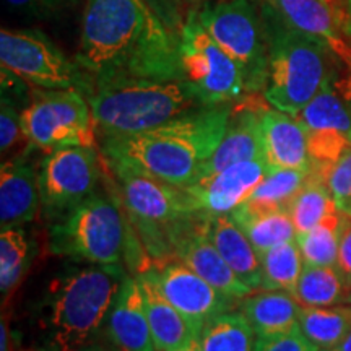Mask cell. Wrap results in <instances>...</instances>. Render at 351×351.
I'll return each instance as SVG.
<instances>
[{"label":"cell","mask_w":351,"mask_h":351,"mask_svg":"<svg viewBox=\"0 0 351 351\" xmlns=\"http://www.w3.org/2000/svg\"><path fill=\"white\" fill-rule=\"evenodd\" d=\"M75 62L88 86L127 77L184 78L181 36L145 0H85Z\"/></svg>","instance_id":"cell-1"},{"label":"cell","mask_w":351,"mask_h":351,"mask_svg":"<svg viewBox=\"0 0 351 351\" xmlns=\"http://www.w3.org/2000/svg\"><path fill=\"white\" fill-rule=\"evenodd\" d=\"M230 114V104L202 108L140 134L103 137L101 155L108 166H124L187 187L221 142Z\"/></svg>","instance_id":"cell-2"},{"label":"cell","mask_w":351,"mask_h":351,"mask_svg":"<svg viewBox=\"0 0 351 351\" xmlns=\"http://www.w3.org/2000/svg\"><path fill=\"white\" fill-rule=\"evenodd\" d=\"M121 263L73 267L51 282L36 304L43 351H78L104 326L125 280Z\"/></svg>","instance_id":"cell-3"},{"label":"cell","mask_w":351,"mask_h":351,"mask_svg":"<svg viewBox=\"0 0 351 351\" xmlns=\"http://www.w3.org/2000/svg\"><path fill=\"white\" fill-rule=\"evenodd\" d=\"M85 96L101 138L140 134L205 108L181 77L114 78L91 83Z\"/></svg>","instance_id":"cell-4"},{"label":"cell","mask_w":351,"mask_h":351,"mask_svg":"<svg viewBox=\"0 0 351 351\" xmlns=\"http://www.w3.org/2000/svg\"><path fill=\"white\" fill-rule=\"evenodd\" d=\"M269 32V72L263 98L271 108L298 116L322 90L339 60L326 43L289 26L269 3L263 7Z\"/></svg>","instance_id":"cell-5"},{"label":"cell","mask_w":351,"mask_h":351,"mask_svg":"<svg viewBox=\"0 0 351 351\" xmlns=\"http://www.w3.org/2000/svg\"><path fill=\"white\" fill-rule=\"evenodd\" d=\"M119 182L122 205L153 257L171 261L178 244L207 215L184 187L140 171L109 166Z\"/></svg>","instance_id":"cell-6"},{"label":"cell","mask_w":351,"mask_h":351,"mask_svg":"<svg viewBox=\"0 0 351 351\" xmlns=\"http://www.w3.org/2000/svg\"><path fill=\"white\" fill-rule=\"evenodd\" d=\"M127 241V221L121 204L99 191L52 221L49 230V251L54 256L99 265L121 263Z\"/></svg>","instance_id":"cell-7"},{"label":"cell","mask_w":351,"mask_h":351,"mask_svg":"<svg viewBox=\"0 0 351 351\" xmlns=\"http://www.w3.org/2000/svg\"><path fill=\"white\" fill-rule=\"evenodd\" d=\"M199 19L215 41L228 52L244 73L245 90L263 91L269 72V32L265 15L254 0H221L207 3Z\"/></svg>","instance_id":"cell-8"},{"label":"cell","mask_w":351,"mask_h":351,"mask_svg":"<svg viewBox=\"0 0 351 351\" xmlns=\"http://www.w3.org/2000/svg\"><path fill=\"white\" fill-rule=\"evenodd\" d=\"M179 36L184 78L191 83L205 108L230 104L247 93L243 70L210 36L202 25L199 12L189 13Z\"/></svg>","instance_id":"cell-9"},{"label":"cell","mask_w":351,"mask_h":351,"mask_svg":"<svg viewBox=\"0 0 351 351\" xmlns=\"http://www.w3.org/2000/svg\"><path fill=\"white\" fill-rule=\"evenodd\" d=\"M21 129L32 147L52 152L70 145L95 147L91 106L80 90H46L21 111Z\"/></svg>","instance_id":"cell-10"},{"label":"cell","mask_w":351,"mask_h":351,"mask_svg":"<svg viewBox=\"0 0 351 351\" xmlns=\"http://www.w3.org/2000/svg\"><path fill=\"white\" fill-rule=\"evenodd\" d=\"M2 69L43 90H70L85 93L88 78L46 34L38 29L0 32Z\"/></svg>","instance_id":"cell-11"},{"label":"cell","mask_w":351,"mask_h":351,"mask_svg":"<svg viewBox=\"0 0 351 351\" xmlns=\"http://www.w3.org/2000/svg\"><path fill=\"white\" fill-rule=\"evenodd\" d=\"M307 132L313 171L326 178L327 171L351 148V70H339L295 116Z\"/></svg>","instance_id":"cell-12"},{"label":"cell","mask_w":351,"mask_h":351,"mask_svg":"<svg viewBox=\"0 0 351 351\" xmlns=\"http://www.w3.org/2000/svg\"><path fill=\"white\" fill-rule=\"evenodd\" d=\"M99 153L95 147L70 145L47 153L38 171L41 210L56 221L98 191Z\"/></svg>","instance_id":"cell-13"},{"label":"cell","mask_w":351,"mask_h":351,"mask_svg":"<svg viewBox=\"0 0 351 351\" xmlns=\"http://www.w3.org/2000/svg\"><path fill=\"white\" fill-rule=\"evenodd\" d=\"M150 270L166 300L186 317L197 335L210 319L234 311L241 302L212 287L178 258H171Z\"/></svg>","instance_id":"cell-14"},{"label":"cell","mask_w":351,"mask_h":351,"mask_svg":"<svg viewBox=\"0 0 351 351\" xmlns=\"http://www.w3.org/2000/svg\"><path fill=\"white\" fill-rule=\"evenodd\" d=\"M267 171L269 165L263 158L241 161L215 174L199 178L184 189L207 217L231 215L247 200Z\"/></svg>","instance_id":"cell-15"},{"label":"cell","mask_w":351,"mask_h":351,"mask_svg":"<svg viewBox=\"0 0 351 351\" xmlns=\"http://www.w3.org/2000/svg\"><path fill=\"white\" fill-rule=\"evenodd\" d=\"M103 330L117 351H156L137 278L125 276Z\"/></svg>","instance_id":"cell-16"},{"label":"cell","mask_w":351,"mask_h":351,"mask_svg":"<svg viewBox=\"0 0 351 351\" xmlns=\"http://www.w3.org/2000/svg\"><path fill=\"white\" fill-rule=\"evenodd\" d=\"M208 217L197 225L189 234L178 244L174 251V258L186 263L189 269H192L197 275L219 289L225 295L243 301L249 296L254 289H251L244 282H241L238 275L232 271L228 262L223 258L212 243L207 232Z\"/></svg>","instance_id":"cell-17"},{"label":"cell","mask_w":351,"mask_h":351,"mask_svg":"<svg viewBox=\"0 0 351 351\" xmlns=\"http://www.w3.org/2000/svg\"><path fill=\"white\" fill-rule=\"evenodd\" d=\"M263 160L269 168L313 169L307 132L291 114L278 109H263L261 116Z\"/></svg>","instance_id":"cell-18"},{"label":"cell","mask_w":351,"mask_h":351,"mask_svg":"<svg viewBox=\"0 0 351 351\" xmlns=\"http://www.w3.org/2000/svg\"><path fill=\"white\" fill-rule=\"evenodd\" d=\"M289 26L326 43L337 59L351 70V43L337 23L326 0H263Z\"/></svg>","instance_id":"cell-19"},{"label":"cell","mask_w":351,"mask_h":351,"mask_svg":"<svg viewBox=\"0 0 351 351\" xmlns=\"http://www.w3.org/2000/svg\"><path fill=\"white\" fill-rule=\"evenodd\" d=\"M41 210L38 171L25 160L3 161L0 169V225L25 226Z\"/></svg>","instance_id":"cell-20"},{"label":"cell","mask_w":351,"mask_h":351,"mask_svg":"<svg viewBox=\"0 0 351 351\" xmlns=\"http://www.w3.org/2000/svg\"><path fill=\"white\" fill-rule=\"evenodd\" d=\"M263 109L245 106L230 114L221 142L202 168L199 178L215 174L241 161L263 158L261 116ZM197 178V179H199ZM195 179V181H197Z\"/></svg>","instance_id":"cell-21"},{"label":"cell","mask_w":351,"mask_h":351,"mask_svg":"<svg viewBox=\"0 0 351 351\" xmlns=\"http://www.w3.org/2000/svg\"><path fill=\"white\" fill-rule=\"evenodd\" d=\"M135 278L138 280L142 289L145 313L150 324L156 351H173L194 337H199L186 317L166 300L150 269L140 271Z\"/></svg>","instance_id":"cell-22"},{"label":"cell","mask_w":351,"mask_h":351,"mask_svg":"<svg viewBox=\"0 0 351 351\" xmlns=\"http://www.w3.org/2000/svg\"><path fill=\"white\" fill-rule=\"evenodd\" d=\"M207 232L241 282H244L251 289L261 288V257L238 221L231 215L208 217Z\"/></svg>","instance_id":"cell-23"},{"label":"cell","mask_w":351,"mask_h":351,"mask_svg":"<svg viewBox=\"0 0 351 351\" xmlns=\"http://www.w3.org/2000/svg\"><path fill=\"white\" fill-rule=\"evenodd\" d=\"M257 337L282 335L300 328L301 304L285 289H254L239 304Z\"/></svg>","instance_id":"cell-24"},{"label":"cell","mask_w":351,"mask_h":351,"mask_svg":"<svg viewBox=\"0 0 351 351\" xmlns=\"http://www.w3.org/2000/svg\"><path fill=\"white\" fill-rule=\"evenodd\" d=\"M311 171L269 168L263 179L251 192L247 200L236 210L243 212H269V210H287L298 192L304 187Z\"/></svg>","instance_id":"cell-25"},{"label":"cell","mask_w":351,"mask_h":351,"mask_svg":"<svg viewBox=\"0 0 351 351\" xmlns=\"http://www.w3.org/2000/svg\"><path fill=\"white\" fill-rule=\"evenodd\" d=\"M293 296L301 306L351 304V283L337 267L304 265Z\"/></svg>","instance_id":"cell-26"},{"label":"cell","mask_w":351,"mask_h":351,"mask_svg":"<svg viewBox=\"0 0 351 351\" xmlns=\"http://www.w3.org/2000/svg\"><path fill=\"white\" fill-rule=\"evenodd\" d=\"M300 330L317 351L333 348L351 330V304L301 306Z\"/></svg>","instance_id":"cell-27"},{"label":"cell","mask_w":351,"mask_h":351,"mask_svg":"<svg viewBox=\"0 0 351 351\" xmlns=\"http://www.w3.org/2000/svg\"><path fill=\"white\" fill-rule=\"evenodd\" d=\"M202 351H256L257 333L241 311L215 315L199 333Z\"/></svg>","instance_id":"cell-28"},{"label":"cell","mask_w":351,"mask_h":351,"mask_svg":"<svg viewBox=\"0 0 351 351\" xmlns=\"http://www.w3.org/2000/svg\"><path fill=\"white\" fill-rule=\"evenodd\" d=\"M231 217L243 228L258 257L275 245L296 239V228L287 210L243 212L234 210Z\"/></svg>","instance_id":"cell-29"},{"label":"cell","mask_w":351,"mask_h":351,"mask_svg":"<svg viewBox=\"0 0 351 351\" xmlns=\"http://www.w3.org/2000/svg\"><path fill=\"white\" fill-rule=\"evenodd\" d=\"M34 254L33 239L21 226L5 228L0 232V291L10 295L32 267Z\"/></svg>","instance_id":"cell-30"},{"label":"cell","mask_w":351,"mask_h":351,"mask_svg":"<svg viewBox=\"0 0 351 351\" xmlns=\"http://www.w3.org/2000/svg\"><path fill=\"white\" fill-rule=\"evenodd\" d=\"M337 210L339 208H337L335 200H333L330 191H328L326 178H322V176L311 169L309 179L293 199L288 213L293 223H295L298 236L311 231L327 215L337 212Z\"/></svg>","instance_id":"cell-31"},{"label":"cell","mask_w":351,"mask_h":351,"mask_svg":"<svg viewBox=\"0 0 351 351\" xmlns=\"http://www.w3.org/2000/svg\"><path fill=\"white\" fill-rule=\"evenodd\" d=\"M343 213L340 210L327 215L311 231L296 236L302 261L309 267H337Z\"/></svg>","instance_id":"cell-32"},{"label":"cell","mask_w":351,"mask_h":351,"mask_svg":"<svg viewBox=\"0 0 351 351\" xmlns=\"http://www.w3.org/2000/svg\"><path fill=\"white\" fill-rule=\"evenodd\" d=\"M263 289H285L293 295L304 269L300 244L296 239L278 244L261 256ZM258 288V289H261Z\"/></svg>","instance_id":"cell-33"},{"label":"cell","mask_w":351,"mask_h":351,"mask_svg":"<svg viewBox=\"0 0 351 351\" xmlns=\"http://www.w3.org/2000/svg\"><path fill=\"white\" fill-rule=\"evenodd\" d=\"M326 184L337 208L351 217V148L328 168Z\"/></svg>","instance_id":"cell-34"},{"label":"cell","mask_w":351,"mask_h":351,"mask_svg":"<svg viewBox=\"0 0 351 351\" xmlns=\"http://www.w3.org/2000/svg\"><path fill=\"white\" fill-rule=\"evenodd\" d=\"M5 3L28 19L51 20L75 8L80 0H5Z\"/></svg>","instance_id":"cell-35"},{"label":"cell","mask_w":351,"mask_h":351,"mask_svg":"<svg viewBox=\"0 0 351 351\" xmlns=\"http://www.w3.org/2000/svg\"><path fill=\"white\" fill-rule=\"evenodd\" d=\"M21 138H25L21 129V112L13 104L12 98L2 93V106H0V150L2 155L12 150Z\"/></svg>","instance_id":"cell-36"},{"label":"cell","mask_w":351,"mask_h":351,"mask_svg":"<svg viewBox=\"0 0 351 351\" xmlns=\"http://www.w3.org/2000/svg\"><path fill=\"white\" fill-rule=\"evenodd\" d=\"M256 351H317V348L296 328L282 335L257 337Z\"/></svg>","instance_id":"cell-37"},{"label":"cell","mask_w":351,"mask_h":351,"mask_svg":"<svg viewBox=\"0 0 351 351\" xmlns=\"http://www.w3.org/2000/svg\"><path fill=\"white\" fill-rule=\"evenodd\" d=\"M337 269L351 283V217L343 213V226H341L340 245H339V261Z\"/></svg>","instance_id":"cell-38"},{"label":"cell","mask_w":351,"mask_h":351,"mask_svg":"<svg viewBox=\"0 0 351 351\" xmlns=\"http://www.w3.org/2000/svg\"><path fill=\"white\" fill-rule=\"evenodd\" d=\"M10 350H12L10 328H8L7 319L2 317V324H0V351H10Z\"/></svg>","instance_id":"cell-39"},{"label":"cell","mask_w":351,"mask_h":351,"mask_svg":"<svg viewBox=\"0 0 351 351\" xmlns=\"http://www.w3.org/2000/svg\"><path fill=\"white\" fill-rule=\"evenodd\" d=\"M78 351H116V348H109V346L103 345V343H98V341H93L91 340L90 343H86L85 346H82Z\"/></svg>","instance_id":"cell-40"},{"label":"cell","mask_w":351,"mask_h":351,"mask_svg":"<svg viewBox=\"0 0 351 351\" xmlns=\"http://www.w3.org/2000/svg\"><path fill=\"white\" fill-rule=\"evenodd\" d=\"M173 351H202L200 343H199V337H194V339L189 340L187 343H184L182 346H179V348H176Z\"/></svg>","instance_id":"cell-41"},{"label":"cell","mask_w":351,"mask_h":351,"mask_svg":"<svg viewBox=\"0 0 351 351\" xmlns=\"http://www.w3.org/2000/svg\"><path fill=\"white\" fill-rule=\"evenodd\" d=\"M327 351H351V330H350L348 333H346L345 339L341 340L339 345L333 346V348L327 350Z\"/></svg>","instance_id":"cell-42"},{"label":"cell","mask_w":351,"mask_h":351,"mask_svg":"<svg viewBox=\"0 0 351 351\" xmlns=\"http://www.w3.org/2000/svg\"><path fill=\"white\" fill-rule=\"evenodd\" d=\"M346 2H348V5H350V8H351V0H346Z\"/></svg>","instance_id":"cell-43"},{"label":"cell","mask_w":351,"mask_h":351,"mask_svg":"<svg viewBox=\"0 0 351 351\" xmlns=\"http://www.w3.org/2000/svg\"><path fill=\"white\" fill-rule=\"evenodd\" d=\"M328 3H332V0H328Z\"/></svg>","instance_id":"cell-44"},{"label":"cell","mask_w":351,"mask_h":351,"mask_svg":"<svg viewBox=\"0 0 351 351\" xmlns=\"http://www.w3.org/2000/svg\"><path fill=\"white\" fill-rule=\"evenodd\" d=\"M326 2H327V3H328V0H326ZM328 5H330V3H328Z\"/></svg>","instance_id":"cell-45"}]
</instances>
